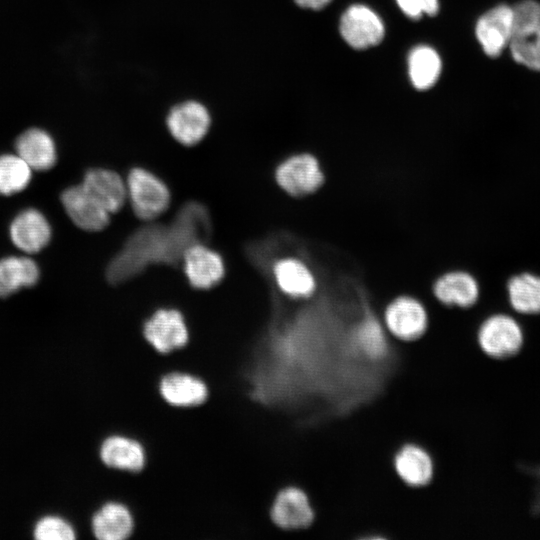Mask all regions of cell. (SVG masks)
<instances>
[{"label": "cell", "instance_id": "1", "mask_svg": "<svg viewBox=\"0 0 540 540\" xmlns=\"http://www.w3.org/2000/svg\"><path fill=\"white\" fill-rule=\"evenodd\" d=\"M212 230L207 208L185 203L168 224L150 223L135 230L106 268L110 284H122L150 265H177L194 244L205 243Z\"/></svg>", "mask_w": 540, "mask_h": 540}, {"label": "cell", "instance_id": "2", "mask_svg": "<svg viewBox=\"0 0 540 540\" xmlns=\"http://www.w3.org/2000/svg\"><path fill=\"white\" fill-rule=\"evenodd\" d=\"M509 49L515 61L540 71V3L526 0L513 6Z\"/></svg>", "mask_w": 540, "mask_h": 540}, {"label": "cell", "instance_id": "3", "mask_svg": "<svg viewBox=\"0 0 540 540\" xmlns=\"http://www.w3.org/2000/svg\"><path fill=\"white\" fill-rule=\"evenodd\" d=\"M381 320L394 341L412 343L426 334L430 315L420 300L402 295L386 305Z\"/></svg>", "mask_w": 540, "mask_h": 540}, {"label": "cell", "instance_id": "4", "mask_svg": "<svg viewBox=\"0 0 540 540\" xmlns=\"http://www.w3.org/2000/svg\"><path fill=\"white\" fill-rule=\"evenodd\" d=\"M268 516L271 524L282 532H307L315 521V510L308 493L290 484L277 490Z\"/></svg>", "mask_w": 540, "mask_h": 540}, {"label": "cell", "instance_id": "5", "mask_svg": "<svg viewBox=\"0 0 540 540\" xmlns=\"http://www.w3.org/2000/svg\"><path fill=\"white\" fill-rule=\"evenodd\" d=\"M476 342L489 359L507 361L520 353L524 337L521 327L512 317L496 314L480 324Z\"/></svg>", "mask_w": 540, "mask_h": 540}, {"label": "cell", "instance_id": "6", "mask_svg": "<svg viewBox=\"0 0 540 540\" xmlns=\"http://www.w3.org/2000/svg\"><path fill=\"white\" fill-rule=\"evenodd\" d=\"M126 186L133 211L140 219L153 220L169 206L170 193L167 186L146 169L133 168Z\"/></svg>", "mask_w": 540, "mask_h": 540}, {"label": "cell", "instance_id": "7", "mask_svg": "<svg viewBox=\"0 0 540 540\" xmlns=\"http://www.w3.org/2000/svg\"><path fill=\"white\" fill-rule=\"evenodd\" d=\"M355 353L373 363L389 361L395 354V341L390 337L379 316L366 313L348 333Z\"/></svg>", "mask_w": 540, "mask_h": 540}, {"label": "cell", "instance_id": "8", "mask_svg": "<svg viewBox=\"0 0 540 540\" xmlns=\"http://www.w3.org/2000/svg\"><path fill=\"white\" fill-rule=\"evenodd\" d=\"M143 336L159 354H169L181 349L189 341V331L184 316L174 308L156 310L145 321Z\"/></svg>", "mask_w": 540, "mask_h": 540}, {"label": "cell", "instance_id": "9", "mask_svg": "<svg viewBox=\"0 0 540 540\" xmlns=\"http://www.w3.org/2000/svg\"><path fill=\"white\" fill-rule=\"evenodd\" d=\"M275 179L286 193L299 197L318 190L325 178L317 158L301 153L281 162L276 168Z\"/></svg>", "mask_w": 540, "mask_h": 540}, {"label": "cell", "instance_id": "10", "mask_svg": "<svg viewBox=\"0 0 540 540\" xmlns=\"http://www.w3.org/2000/svg\"><path fill=\"white\" fill-rule=\"evenodd\" d=\"M342 38L355 49L378 45L385 34L381 18L369 7L361 4L350 6L340 19Z\"/></svg>", "mask_w": 540, "mask_h": 540}, {"label": "cell", "instance_id": "11", "mask_svg": "<svg viewBox=\"0 0 540 540\" xmlns=\"http://www.w3.org/2000/svg\"><path fill=\"white\" fill-rule=\"evenodd\" d=\"M166 123L176 141L192 146L206 136L211 117L208 109L201 102L188 100L175 105L169 111Z\"/></svg>", "mask_w": 540, "mask_h": 540}, {"label": "cell", "instance_id": "12", "mask_svg": "<svg viewBox=\"0 0 540 540\" xmlns=\"http://www.w3.org/2000/svg\"><path fill=\"white\" fill-rule=\"evenodd\" d=\"M158 391L167 404L184 409L202 405L209 396V388L200 377L183 371H171L162 376Z\"/></svg>", "mask_w": 540, "mask_h": 540}, {"label": "cell", "instance_id": "13", "mask_svg": "<svg viewBox=\"0 0 540 540\" xmlns=\"http://www.w3.org/2000/svg\"><path fill=\"white\" fill-rule=\"evenodd\" d=\"M60 199L71 221L80 229L97 232L109 224L110 213L81 184L65 189Z\"/></svg>", "mask_w": 540, "mask_h": 540}, {"label": "cell", "instance_id": "14", "mask_svg": "<svg viewBox=\"0 0 540 540\" xmlns=\"http://www.w3.org/2000/svg\"><path fill=\"white\" fill-rule=\"evenodd\" d=\"M393 469L399 480L410 488L427 486L434 476V460L423 446L409 442L393 456Z\"/></svg>", "mask_w": 540, "mask_h": 540}, {"label": "cell", "instance_id": "15", "mask_svg": "<svg viewBox=\"0 0 540 540\" xmlns=\"http://www.w3.org/2000/svg\"><path fill=\"white\" fill-rule=\"evenodd\" d=\"M513 19V7L505 4L492 8L479 18L476 37L488 56L497 57L508 47Z\"/></svg>", "mask_w": 540, "mask_h": 540}, {"label": "cell", "instance_id": "16", "mask_svg": "<svg viewBox=\"0 0 540 540\" xmlns=\"http://www.w3.org/2000/svg\"><path fill=\"white\" fill-rule=\"evenodd\" d=\"M182 261L187 279L196 289H209L218 284L224 276L222 257L205 243L191 246Z\"/></svg>", "mask_w": 540, "mask_h": 540}, {"label": "cell", "instance_id": "17", "mask_svg": "<svg viewBox=\"0 0 540 540\" xmlns=\"http://www.w3.org/2000/svg\"><path fill=\"white\" fill-rule=\"evenodd\" d=\"M13 244L26 253H37L45 248L51 239V226L46 217L37 209L28 208L18 213L9 228Z\"/></svg>", "mask_w": 540, "mask_h": 540}, {"label": "cell", "instance_id": "18", "mask_svg": "<svg viewBox=\"0 0 540 540\" xmlns=\"http://www.w3.org/2000/svg\"><path fill=\"white\" fill-rule=\"evenodd\" d=\"M99 456L109 468L128 473H138L146 465L147 456L144 446L137 439L115 434L107 437L99 449Z\"/></svg>", "mask_w": 540, "mask_h": 540}, {"label": "cell", "instance_id": "19", "mask_svg": "<svg viewBox=\"0 0 540 540\" xmlns=\"http://www.w3.org/2000/svg\"><path fill=\"white\" fill-rule=\"evenodd\" d=\"M272 275L280 291L293 299H304L313 295L316 280L311 269L300 259L285 257L272 265Z\"/></svg>", "mask_w": 540, "mask_h": 540}, {"label": "cell", "instance_id": "20", "mask_svg": "<svg viewBox=\"0 0 540 540\" xmlns=\"http://www.w3.org/2000/svg\"><path fill=\"white\" fill-rule=\"evenodd\" d=\"M81 185L109 213L120 210L127 198L125 182L112 170L90 169L85 173Z\"/></svg>", "mask_w": 540, "mask_h": 540}, {"label": "cell", "instance_id": "21", "mask_svg": "<svg viewBox=\"0 0 540 540\" xmlns=\"http://www.w3.org/2000/svg\"><path fill=\"white\" fill-rule=\"evenodd\" d=\"M135 529L129 507L117 501L103 504L92 516L91 530L99 540H125Z\"/></svg>", "mask_w": 540, "mask_h": 540}, {"label": "cell", "instance_id": "22", "mask_svg": "<svg viewBox=\"0 0 540 540\" xmlns=\"http://www.w3.org/2000/svg\"><path fill=\"white\" fill-rule=\"evenodd\" d=\"M434 297L444 306L470 308L479 297V287L472 275L450 271L439 276L433 284Z\"/></svg>", "mask_w": 540, "mask_h": 540}, {"label": "cell", "instance_id": "23", "mask_svg": "<svg viewBox=\"0 0 540 540\" xmlns=\"http://www.w3.org/2000/svg\"><path fill=\"white\" fill-rule=\"evenodd\" d=\"M15 149L17 155L32 170H49L57 161L53 138L49 133L39 128H31L23 132L16 140Z\"/></svg>", "mask_w": 540, "mask_h": 540}, {"label": "cell", "instance_id": "24", "mask_svg": "<svg viewBox=\"0 0 540 540\" xmlns=\"http://www.w3.org/2000/svg\"><path fill=\"white\" fill-rule=\"evenodd\" d=\"M39 277V267L29 257L8 256L0 259V297H7L21 288L34 286Z\"/></svg>", "mask_w": 540, "mask_h": 540}, {"label": "cell", "instance_id": "25", "mask_svg": "<svg viewBox=\"0 0 540 540\" xmlns=\"http://www.w3.org/2000/svg\"><path fill=\"white\" fill-rule=\"evenodd\" d=\"M441 59L431 47L420 45L411 50L408 57L409 75L412 84L419 90L432 87L441 73Z\"/></svg>", "mask_w": 540, "mask_h": 540}, {"label": "cell", "instance_id": "26", "mask_svg": "<svg viewBox=\"0 0 540 540\" xmlns=\"http://www.w3.org/2000/svg\"><path fill=\"white\" fill-rule=\"evenodd\" d=\"M508 294L512 307L519 313H540V278L521 274L508 282Z\"/></svg>", "mask_w": 540, "mask_h": 540}, {"label": "cell", "instance_id": "27", "mask_svg": "<svg viewBox=\"0 0 540 540\" xmlns=\"http://www.w3.org/2000/svg\"><path fill=\"white\" fill-rule=\"evenodd\" d=\"M32 169L18 155H0V195H13L31 181Z\"/></svg>", "mask_w": 540, "mask_h": 540}, {"label": "cell", "instance_id": "28", "mask_svg": "<svg viewBox=\"0 0 540 540\" xmlns=\"http://www.w3.org/2000/svg\"><path fill=\"white\" fill-rule=\"evenodd\" d=\"M34 537L39 540H72L75 530L61 517L45 516L34 527Z\"/></svg>", "mask_w": 540, "mask_h": 540}, {"label": "cell", "instance_id": "29", "mask_svg": "<svg viewBox=\"0 0 540 540\" xmlns=\"http://www.w3.org/2000/svg\"><path fill=\"white\" fill-rule=\"evenodd\" d=\"M399 8L411 19L418 20L423 15L434 16L439 10L438 0H396Z\"/></svg>", "mask_w": 540, "mask_h": 540}, {"label": "cell", "instance_id": "30", "mask_svg": "<svg viewBox=\"0 0 540 540\" xmlns=\"http://www.w3.org/2000/svg\"><path fill=\"white\" fill-rule=\"evenodd\" d=\"M303 8L319 10L330 3L331 0H294Z\"/></svg>", "mask_w": 540, "mask_h": 540}]
</instances>
